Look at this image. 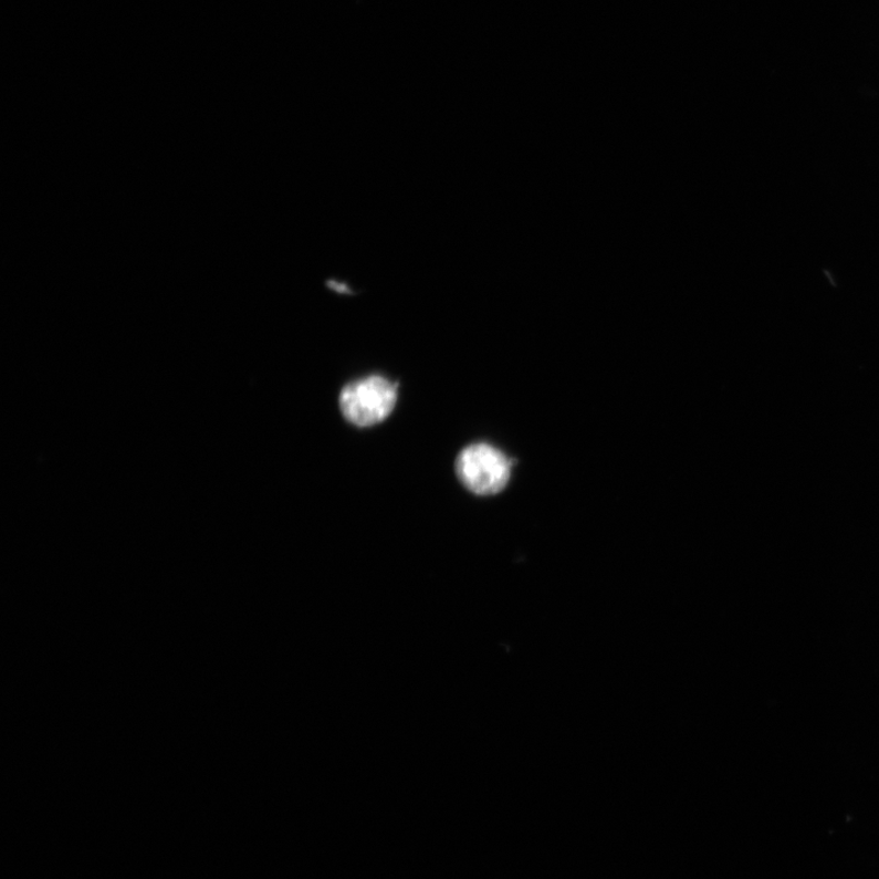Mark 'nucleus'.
Masks as SVG:
<instances>
[{"label": "nucleus", "mask_w": 879, "mask_h": 879, "mask_svg": "<svg viewBox=\"0 0 879 879\" xmlns=\"http://www.w3.org/2000/svg\"><path fill=\"white\" fill-rule=\"evenodd\" d=\"M397 402V384L373 375L345 386L339 407L349 423L368 428L388 418Z\"/></svg>", "instance_id": "f257e3e1"}, {"label": "nucleus", "mask_w": 879, "mask_h": 879, "mask_svg": "<svg viewBox=\"0 0 879 879\" xmlns=\"http://www.w3.org/2000/svg\"><path fill=\"white\" fill-rule=\"evenodd\" d=\"M511 461L489 443L465 448L456 462L460 482L479 496L496 495L505 489L511 477Z\"/></svg>", "instance_id": "f03ea898"}, {"label": "nucleus", "mask_w": 879, "mask_h": 879, "mask_svg": "<svg viewBox=\"0 0 879 879\" xmlns=\"http://www.w3.org/2000/svg\"><path fill=\"white\" fill-rule=\"evenodd\" d=\"M325 286L337 293V295H356L354 289H350L348 283H343V281H337L336 279L327 280Z\"/></svg>", "instance_id": "7ed1b4c3"}]
</instances>
